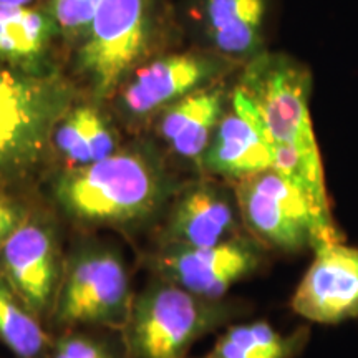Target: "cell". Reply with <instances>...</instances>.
Masks as SVG:
<instances>
[{
    "label": "cell",
    "mask_w": 358,
    "mask_h": 358,
    "mask_svg": "<svg viewBox=\"0 0 358 358\" xmlns=\"http://www.w3.org/2000/svg\"><path fill=\"white\" fill-rule=\"evenodd\" d=\"M171 179L153 151L118 150L108 158L58 174L53 196L75 221L101 226H131L161 209Z\"/></svg>",
    "instance_id": "obj_1"
},
{
    "label": "cell",
    "mask_w": 358,
    "mask_h": 358,
    "mask_svg": "<svg viewBox=\"0 0 358 358\" xmlns=\"http://www.w3.org/2000/svg\"><path fill=\"white\" fill-rule=\"evenodd\" d=\"M73 106V88L55 71L25 73L0 64V185L42 163L58 122Z\"/></svg>",
    "instance_id": "obj_2"
},
{
    "label": "cell",
    "mask_w": 358,
    "mask_h": 358,
    "mask_svg": "<svg viewBox=\"0 0 358 358\" xmlns=\"http://www.w3.org/2000/svg\"><path fill=\"white\" fill-rule=\"evenodd\" d=\"M236 315L232 303L206 299L173 282L148 287L128 315L131 358H187L191 347Z\"/></svg>",
    "instance_id": "obj_3"
},
{
    "label": "cell",
    "mask_w": 358,
    "mask_h": 358,
    "mask_svg": "<svg viewBox=\"0 0 358 358\" xmlns=\"http://www.w3.org/2000/svg\"><path fill=\"white\" fill-rule=\"evenodd\" d=\"M234 194L245 229L266 248L301 252L343 241L337 224L325 222L301 187L275 169L236 181Z\"/></svg>",
    "instance_id": "obj_4"
},
{
    "label": "cell",
    "mask_w": 358,
    "mask_h": 358,
    "mask_svg": "<svg viewBox=\"0 0 358 358\" xmlns=\"http://www.w3.org/2000/svg\"><path fill=\"white\" fill-rule=\"evenodd\" d=\"M237 87L261 115L272 150L322 163L308 106L312 73L306 65L284 53L262 52L245 64Z\"/></svg>",
    "instance_id": "obj_5"
},
{
    "label": "cell",
    "mask_w": 358,
    "mask_h": 358,
    "mask_svg": "<svg viewBox=\"0 0 358 358\" xmlns=\"http://www.w3.org/2000/svg\"><path fill=\"white\" fill-rule=\"evenodd\" d=\"M150 0H103L78 47V69L106 98L133 73L151 42Z\"/></svg>",
    "instance_id": "obj_6"
},
{
    "label": "cell",
    "mask_w": 358,
    "mask_h": 358,
    "mask_svg": "<svg viewBox=\"0 0 358 358\" xmlns=\"http://www.w3.org/2000/svg\"><path fill=\"white\" fill-rule=\"evenodd\" d=\"M129 277L110 248L90 245L66 264L55 302L60 325L122 324L128 319Z\"/></svg>",
    "instance_id": "obj_7"
},
{
    "label": "cell",
    "mask_w": 358,
    "mask_h": 358,
    "mask_svg": "<svg viewBox=\"0 0 358 358\" xmlns=\"http://www.w3.org/2000/svg\"><path fill=\"white\" fill-rule=\"evenodd\" d=\"M232 65L219 55L179 53L156 58L133 71L120 87L118 108L123 116L141 122L166 110L189 93L208 87Z\"/></svg>",
    "instance_id": "obj_8"
},
{
    "label": "cell",
    "mask_w": 358,
    "mask_h": 358,
    "mask_svg": "<svg viewBox=\"0 0 358 358\" xmlns=\"http://www.w3.org/2000/svg\"><path fill=\"white\" fill-rule=\"evenodd\" d=\"M0 272L35 317L47 315L55 306L60 287L55 231L42 219L25 217L0 245Z\"/></svg>",
    "instance_id": "obj_9"
},
{
    "label": "cell",
    "mask_w": 358,
    "mask_h": 358,
    "mask_svg": "<svg viewBox=\"0 0 358 358\" xmlns=\"http://www.w3.org/2000/svg\"><path fill=\"white\" fill-rule=\"evenodd\" d=\"M261 244L236 236L206 248H168L159 271L166 280L206 299H221L261 266Z\"/></svg>",
    "instance_id": "obj_10"
},
{
    "label": "cell",
    "mask_w": 358,
    "mask_h": 358,
    "mask_svg": "<svg viewBox=\"0 0 358 358\" xmlns=\"http://www.w3.org/2000/svg\"><path fill=\"white\" fill-rule=\"evenodd\" d=\"M290 303L295 313L317 324L358 317V249L343 241L317 248Z\"/></svg>",
    "instance_id": "obj_11"
},
{
    "label": "cell",
    "mask_w": 358,
    "mask_h": 358,
    "mask_svg": "<svg viewBox=\"0 0 358 358\" xmlns=\"http://www.w3.org/2000/svg\"><path fill=\"white\" fill-rule=\"evenodd\" d=\"M199 166L234 182L272 168V146L266 127L254 103L239 87L232 93L231 111H224Z\"/></svg>",
    "instance_id": "obj_12"
},
{
    "label": "cell",
    "mask_w": 358,
    "mask_h": 358,
    "mask_svg": "<svg viewBox=\"0 0 358 358\" xmlns=\"http://www.w3.org/2000/svg\"><path fill=\"white\" fill-rule=\"evenodd\" d=\"M239 208L226 187L199 182L181 192L166 224L169 248H206L239 236Z\"/></svg>",
    "instance_id": "obj_13"
},
{
    "label": "cell",
    "mask_w": 358,
    "mask_h": 358,
    "mask_svg": "<svg viewBox=\"0 0 358 358\" xmlns=\"http://www.w3.org/2000/svg\"><path fill=\"white\" fill-rule=\"evenodd\" d=\"M226 93L222 88H201L163 110L158 133L173 153L201 164L214 131L224 115Z\"/></svg>",
    "instance_id": "obj_14"
},
{
    "label": "cell",
    "mask_w": 358,
    "mask_h": 358,
    "mask_svg": "<svg viewBox=\"0 0 358 358\" xmlns=\"http://www.w3.org/2000/svg\"><path fill=\"white\" fill-rule=\"evenodd\" d=\"M267 0H204L206 37L216 55L248 62L264 52Z\"/></svg>",
    "instance_id": "obj_15"
},
{
    "label": "cell",
    "mask_w": 358,
    "mask_h": 358,
    "mask_svg": "<svg viewBox=\"0 0 358 358\" xmlns=\"http://www.w3.org/2000/svg\"><path fill=\"white\" fill-rule=\"evenodd\" d=\"M58 35L48 7L0 3V64L25 73H48L47 53Z\"/></svg>",
    "instance_id": "obj_16"
},
{
    "label": "cell",
    "mask_w": 358,
    "mask_h": 358,
    "mask_svg": "<svg viewBox=\"0 0 358 358\" xmlns=\"http://www.w3.org/2000/svg\"><path fill=\"white\" fill-rule=\"evenodd\" d=\"M53 145L71 166H85L118 151V136L93 106H71L53 131Z\"/></svg>",
    "instance_id": "obj_17"
},
{
    "label": "cell",
    "mask_w": 358,
    "mask_h": 358,
    "mask_svg": "<svg viewBox=\"0 0 358 358\" xmlns=\"http://www.w3.org/2000/svg\"><path fill=\"white\" fill-rule=\"evenodd\" d=\"M307 342V327L284 335L267 322H254L227 329L201 358H295Z\"/></svg>",
    "instance_id": "obj_18"
},
{
    "label": "cell",
    "mask_w": 358,
    "mask_h": 358,
    "mask_svg": "<svg viewBox=\"0 0 358 358\" xmlns=\"http://www.w3.org/2000/svg\"><path fill=\"white\" fill-rule=\"evenodd\" d=\"M0 342L19 358H45L52 350L50 338L38 317L19 301L0 275Z\"/></svg>",
    "instance_id": "obj_19"
},
{
    "label": "cell",
    "mask_w": 358,
    "mask_h": 358,
    "mask_svg": "<svg viewBox=\"0 0 358 358\" xmlns=\"http://www.w3.org/2000/svg\"><path fill=\"white\" fill-rule=\"evenodd\" d=\"M103 0H50L48 10L55 19L58 35L82 42Z\"/></svg>",
    "instance_id": "obj_20"
},
{
    "label": "cell",
    "mask_w": 358,
    "mask_h": 358,
    "mask_svg": "<svg viewBox=\"0 0 358 358\" xmlns=\"http://www.w3.org/2000/svg\"><path fill=\"white\" fill-rule=\"evenodd\" d=\"M50 358H115V353L101 340L73 334L53 343Z\"/></svg>",
    "instance_id": "obj_21"
},
{
    "label": "cell",
    "mask_w": 358,
    "mask_h": 358,
    "mask_svg": "<svg viewBox=\"0 0 358 358\" xmlns=\"http://www.w3.org/2000/svg\"><path fill=\"white\" fill-rule=\"evenodd\" d=\"M25 221L24 209L10 196L0 189V245Z\"/></svg>",
    "instance_id": "obj_22"
},
{
    "label": "cell",
    "mask_w": 358,
    "mask_h": 358,
    "mask_svg": "<svg viewBox=\"0 0 358 358\" xmlns=\"http://www.w3.org/2000/svg\"><path fill=\"white\" fill-rule=\"evenodd\" d=\"M35 0H0V3H6V6H17V7H29L32 6Z\"/></svg>",
    "instance_id": "obj_23"
}]
</instances>
